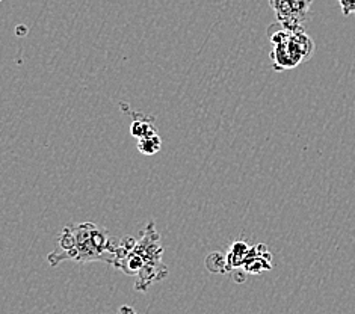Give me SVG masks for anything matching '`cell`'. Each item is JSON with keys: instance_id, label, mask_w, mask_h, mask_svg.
I'll list each match as a JSON object with an SVG mask.
<instances>
[{"instance_id": "obj_10", "label": "cell", "mask_w": 355, "mask_h": 314, "mask_svg": "<svg viewBox=\"0 0 355 314\" xmlns=\"http://www.w3.org/2000/svg\"><path fill=\"white\" fill-rule=\"evenodd\" d=\"M339 2L343 15H352L355 14V0H337Z\"/></svg>"}, {"instance_id": "obj_9", "label": "cell", "mask_w": 355, "mask_h": 314, "mask_svg": "<svg viewBox=\"0 0 355 314\" xmlns=\"http://www.w3.org/2000/svg\"><path fill=\"white\" fill-rule=\"evenodd\" d=\"M160 146H162V139H160L159 134L138 139V150L146 156H155L156 152L160 151Z\"/></svg>"}, {"instance_id": "obj_7", "label": "cell", "mask_w": 355, "mask_h": 314, "mask_svg": "<svg viewBox=\"0 0 355 314\" xmlns=\"http://www.w3.org/2000/svg\"><path fill=\"white\" fill-rule=\"evenodd\" d=\"M251 251V246L243 242V241H234L230 248H228L227 252V263H228V269H241L243 266L245 260H247L248 254Z\"/></svg>"}, {"instance_id": "obj_11", "label": "cell", "mask_w": 355, "mask_h": 314, "mask_svg": "<svg viewBox=\"0 0 355 314\" xmlns=\"http://www.w3.org/2000/svg\"><path fill=\"white\" fill-rule=\"evenodd\" d=\"M116 314H137V311H135V308L130 307V305H121V307L118 308Z\"/></svg>"}, {"instance_id": "obj_2", "label": "cell", "mask_w": 355, "mask_h": 314, "mask_svg": "<svg viewBox=\"0 0 355 314\" xmlns=\"http://www.w3.org/2000/svg\"><path fill=\"white\" fill-rule=\"evenodd\" d=\"M120 239L109 234L105 227L94 223L65 225L58 237V246L49 254L47 261L56 268L62 261H101L111 266Z\"/></svg>"}, {"instance_id": "obj_6", "label": "cell", "mask_w": 355, "mask_h": 314, "mask_svg": "<svg viewBox=\"0 0 355 314\" xmlns=\"http://www.w3.org/2000/svg\"><path fill=\"white\" fill-rule=\"evenodd\" d=\"M125 112L130 114L133 118L132 125H130V134L133 138L142 139L147 137H153V134H159L155 125V118L137 114V112H130V110H125Z\"/></svg>"}, {"instance_id": "obj_3", "label": "cell", "mask_w": 355, "mask_h": 314, "mask_svg": "<svg viewBox=\"0 0 355 314\" xmlns=\"http://www.w3.org/2000/svg\"><path fill=\"white\" fill-rule=\"evenodd\" d=\"M268 37L272 44L270 59L277 71L292 70L306 62L315 50V42L306 32L286 29L278 21L268 28Z\"/></svg>"}, {"instance_id": "obj_5", "label": "cell", "mask_w": 355, "mask_h": 314, "mask_svg": "<svg viewBox=\"0 0 355 314\" xmlns=\"http://www.w3.org/2000/svg\"><path fill=\"white\" fill-rule=\"evenodd\" d=\"M245 275H260L272 269V256L263 243L251 246V251L241 268Z\"/></svg>"}, {"instance_id": "obj_4", "label": "cell", "mask_w": 355, "mask_h": 314, "mask_svg": "<svg viewBox=\"0 0 355 314\" xmlns=\"http://www.w3.org/2000/svg\"><path fill=\"white\" fill-rule=\"evenodd\" d=\"M313 0H269L277 21L291 30H304Z\"/></svg>"}, {"instance_id": "obj_8", "label": "cell", "mask_w": 355, "mask_h": 314, "mask_svg": "<svg viewBox=\"0 0 355 314\" xmlns=\"http://www.w3.org/2000/svg\"><path fill=\"white\" fill-rule=\"evenodd\" d=\"M206 268L214 274L230 272V269H228V263H227V256H224L223 252L209 254L206 259Z\"/></svg>"}, {"instance_id": "obj_1", "label": "cell", "mask_w": 355, "mask_h": 314, "mask_svg": "<svg viewBox=\"0 0 355 314\" xmlns=\"http://www.w3.org/2000/svg\"><path fill=\"white\" fill-rule=\"evenodd\" d=\"M111 266L137 278L138 292H147L153 284L164 281L170 269L164 263V246L153 220L141 232L139 239L130 236L120 239Z\"/></svg>"}]
</instances>
